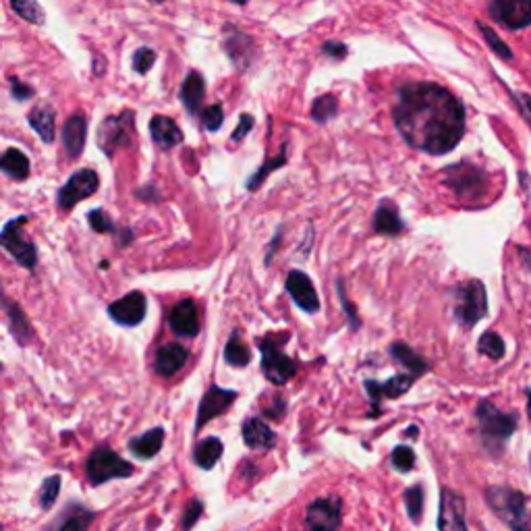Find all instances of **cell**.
I'll return each instance as SVG.
<instances>
[{"mask_svg": "<svg viewBox=\"0 0 531 531\" xmlns=\"http://www.w3.org/2000/svg\"><path fill=\"white\" fill-rule=\"evenodd\" d=\"M254 125H256L254 117H251V115H241L239 125L235 127V131H233V135H231L233 142H235V144H237V142H243V139L247 137V133H249L251 129H254Z\"/></svg>", "mask_w": 531, "mask_h": 531, "instance_id": "bcb514c9", "label": "cell"}, {"mask_svg": "<svg viewBox=\"0 0 531 531\" xmlns=\"http://www.w3.org/2000/svg\"><path fill=\"white\" fill-rule=\"evenodd\" d=\"M438 527L440 531H467L465 500L453 490H442Z\"/></svg>", "mask_w": 531, "mask_h": 531, "instance_id": "ac0fdd59", "label": "cell"}, {"mask_svg": "<svg viewBox=\"0 0 531 531\" xmlns=\"http://www.w3.org/2000/svg\"><path fill=\"white\" fill-rule=\"evenodd\" d=\"M287 341L289 334H268L260 341L262 372L276 386L287 384L297 374V361L283 351Z\"/></svg>", "mask_w": 531, "mask_h": 531, "instance_id": "7a4b0ae2", "label": "cell"}, {"mask_svg": "<svg viewBox=\"0 0 531 531\" xmlns=\"http://www.w3.org/2000/svg\"><path fill=\"white\" fill-rule=\"evenodd\" d=\"M337 113H339V100L334 98V96H330V94L320 96V98L312 104V119H314L316 123H320V125H324V123H328L330 119L337 117Z\"/></svg>", "mask_w": 531, "mask_h": 531, "instance_id": "e575fe53", "label": "cell"}, {"mask_svg": "<svg viewBox=\"0 0 531 531\" xmlns=\"http://www.w3.org/2000/svg\"><path fill=\"white\" fill-rule=\"evenodd\" d=\"M222 455V442L218 438H204L198 446H195L193 461L202 469H212Z\"/></svg>", "mask_w": 531, "mask_h": 531, "instance_id": "1f68e13d", "label": "cell"}, {"mask_svg": "<svg viewBox=\"0 0 531 531\" xmlns=\"http://www.w3.org/2000/svg\"><path fill=\"white\" fill-rule=\"evenodd\" d=\"M133 123H135L133 110H123V113L106 117L102 121V125L98 127L96 142L108 158H113L119 150H125L133 144Z\"/></svg>", "mask_w": 531, "mask_h": 531, "instance_id": "3957f363", "label": "cell"}, {"mask_svg": "<svg viewBox=\"0 0 531 531\" xmlns=\"http://www.w3.org/2000/svg\"><path fill=\"white\" fill-rule=\"evenodd\" d=\"M0 173L15 181H25L30 177V158L19 148H9L5 154H0Z\"/></svg>", "mask_w": 531, "mask_h": 531, "instance_id": "4316f807", "label": "cell"}, {"mask_svg": "<svg viewBox=\"0 0 531 531\" xmlns=\"http://www.w3.org/2000/svg\"><path fill=\"white\" fill-rule=\"evenodd\" d=\"M88 222H90V227L96 231V233H100V235H117L119 237V233H121V229L115 225V222H113V218H110L104 210H92L90 214H88Z\"/></svg>", "mask_w": 531, "mask_h": 531, "instance_id": "8d00e7d4", "label": "cell"}, {"mask_svg": "<svg viewBox=\"0 0 531 531\" xmlns=\"http://www.w3.org/2000/svg\"><path fill=\"white\" fill-rule=\"evenodd\" d=\"M405 502H407V511H409V517L413 521H419L422 519V511H424V492L419 486H413L405 492Z\"/></svg>", "mask_w": 531, "mask_h": 531, "instance_id": "ab89813d", "label": "cell"}, {"mask_svg": "<svg viewBox=\"0 0 531 531\" xmlns=\"http://www.w3.org/2000/svg\"><path fill=\"white\" fill-rule=\"evenodd\" d=\"M287 293L291 295V299L295 301L297 307H301L303 312L307 314H316L320 310V299H318V293L314 289V283L312 278L307 276L305 272L301 270H291L287 274Z\"/></svg>", "mask_w": 531, "mask_h": 531, "instance_id": "9a60e30c", "label": "cell"}, {"mask_svg": "<svg viewBox=\"0 0 531 531\" xmlns=\"http://www.w3.org/2000/svg\"><path fill=\"white\" fill-rule=\"evenodd\" d=\"M98 187H100L98 173L92 171V169H81V171L73 173L67 179V183L59 189V193H57V206L61 210H71L79 202L92 198V195L98 191Z\"/></svg>", "mask_w": 531, "mask_h": 531, "instance_id": "30bf717a", "label": "cell"}, {"mask_svg": "<svg viewBox=\"0 0 531 531\" xmlns=\"http://www.w3.org/2000/svg\"><path fill=\"white\" fill-rule=\"evenodd\" d=\"M480 353H484L490 359H502L505 357V341H502L496 332H486L478 343Z\"/></svg>", "mask_w": 531, "mask_h": 531, "instance_id": "74e56055", "label": "cell"}, {"mask_svg": "<svg viewBox=\"0 0 531 531\" xmlns=\"http://www.w3.org/2000/svg\"><path fill=\"white\" fill-rule=\"evenodd\" d=\"M480 430L488 446H500L509 440V436L517 428V419L509 413H500L492 403H482L478 407Z\"/></svg>", "mask_w": 531, "mask_h": 531, "instance_id": "52a82bcc", "label": "cell"}, {"mask_svg": "<svg viewBox=\"0 0 531 531\" xmlns=\"http://www.w3.org/2000/svg\"><path fill=\"white\" fill-rule=\"evenodd\" d=\"M92 511L83 509L79 505H71L57 521L52 523L48 531H86L92 523Z\"/></svg>", "mask_w": 531, "mask_h": 531, "instance_id": "83f0119b", "label": "cell"}, {"mask_svg": "<svg viewBox=\"0 0 531 531\" xmlns=\"http://www.w3.org/2000/svg\"><path fill=\"white\" fill-rule=\"evenodd\" d=\"M322 52L326 54V57L343 59V57H347V46L341 44V42H326V44L322 46Z\"/></svg>", "mask_w": 531, "mask_h": 531, "instance_id": "7dc6e473", "label": "cell"}, {"mask_svg": "<svg viewBox=\"0 0 531 531\" xmlns=\"http://www.w3.org/2000/svg\"><path fill=\"white\" fill-rule=\"evenodd\" d=\"M27 123L40 135L44 144H52L54 137H57V113H54V108L46 102H40L30 110Z\"/></svg>", "mask_w": 531, "mask_h": 531, "instance_id": "603a6c76", "label": "cell"}, {"mask_svg": "<svg viewBox=\"0 0 531 531\" xmlns=\"http://www.w3.org/2000/svg\"><path fill=\"white\" fill-rule=\"evenodd\" d=\"M339 295H341V303H343V307H345V312L349 314V320H351V326L353 328H357L359 326V322H357V316H355V310H353V305L347 301V297H345V293H343V285L339 283Z\"/></svg>", "mask_w": 531, "mask_h": 531, "instance_id": "f907efd6", "label": "cell"}, {"mask_svg": "<svg viewBox=\"0 0 531 531\" xmlns=\"http://www.w3.org/2000/svg\"><path fill=\"white\" fill-rule=\"evenodd\" d=\"M131 63H133V71H135V73L146 75V73H150V69H152L154 63H156V52H154L152 48H148V46L137 48V50L133 52Z\"/></svg>", "mask_w": 531, "mask_h": 531, "instance_id": "f35d334b", "label": "cell"}, {"mask_svg": "<svg viewBox=\"0 0 531 531\" xmlns=\"http://www.w3.org/2000/svg\"><path fill=\"white\" fill-rule=\"evenodd\" d=\"M243 440L254 451H270L276 444V434L260 417H249L243 424Z\"/></svg>", "mask_w": 531, "mask_h": 531, "instance_id": "7402d4cb", "label": "cell"}, {"mask_svg": "<svg viewBox=\"0 0 531 531\" xmlns=\"http://www.w3.org/2000/svg\"><path fill=\"white\" fill-rule=\"evenodd\" d=\"M206 98V81L200 71H189L183 86H181V100L189 115H198L202 110Z\"/></svg>", "mask_w": 531, "mask_h": 531, "instance_id": "cb8c5ba5", "label": "cell"}, {"mask_svg": "<svg viewBox=\"0 0 531 531\" xmlns=\"http://www.w3.org/2000/svg\"><path fill=\"white\" fill-rule=\"evenodd\" d=\"M27 220H30V216L25 214L17 216L15 220H9L3 231H0V247H3L21 268L34 272L38 266V249L19 231V227H23Z\"/></svg>", "mask_w": 531, "mask_h": 531, "instance_id": "277c9868", "label": "cell"}, {"mask_svg": "<svg viewBox=\"0 0 531 531\" xmlns=\"http://www.w3.org/2000/svg\"><path fill=\"white\" fill-rule=\"evenodd\" d=\"M446 185H449L459 198L475 200L482 198L486 189V173L473 164H455L449 171H444Z\"/></svg>", "mask_w": 531, "mask_h": 531, "instance_id": "ba28073f", "label": "cell"}, {"mask_svg": "<svg viewBox=\"0 0 531 531\" xmlns=\"http://www.w3.org/2000/svg\"><path fill=\"white\" fill-rule=\"evenodd\" d=\"M527 413H529V417H531V395H529V403H527Z\"/></svg>", "mask_w": 531, "mask_h": 531, "instance_id": "db71d44e", "label": "cell"}, {"mask_svg": "<svg viewBox=\"0 0 531 531\" xmlns=\"http://www.w3.org/2000/svg\"><path fill=\"white\" fill-rule=\"evenodd\" d=\"M374 229L380 235L393 237V235H399L403 231V222H401V218L393 206L382 204L374 216Z\"/></svg>", "mask_w": 531, "mask_h": 531, "instance_id": "4dcf8cb0", "label": "cell"}, {"mask_svg": "<svg viewBox=\"0 0 531 531\" xmlns=\"http://www.w3.org/2000/svg\"><path fill=\"white\" fill-rule=\"evenodd\" d=\"M490 13L509 30H523L531 25V0H496Z\"/></svg>", "mask_w": 531, "mask_h": 531, "instance_id": "2e32d148", "label": "cell"}, {"mask_svg": "<svg viewBox=\"0 0 531 531\" xmlns=\"http://www.w3.org/2000/svg\"><path fill=\"white\" fill-rule=\"evenodd\" d=\"M488 502L496 513L509 521L513 531H531V517L527 513V500L521 492L511 488H490Z\"/></svg>", "mask_w": 531, "mask_h": 531, "instance_id": "8992f818", "label": "cell"}, {"mask_svg": "<svg viewBox=\"0 0 531 531\" xmlns=\"http://www.w3.org/2000/svg\"><path fill=\"white\" fill-rule=\"evenodd\" d=\"M150 133H152L154 144L164 152L173 150L175 146H181L185 139L181 127L171 117H164V115H156L150 121Z\"/></svg>", "mask_w": 531, "mask_h": 531, "instance_id": "44dd1931", "label": "cell"}, {"mask_svg": "<svg viewBox=\"0 0 531 531\" xmlns=\"http://www.w3.org/2000/svg\"><path fill=\"white\" fill-rule=\"evenodd\" d=\"M237 393L231 388H222V386H216L212 384L202 401H200V409H198V422H195V428L202 430L208 422H212V419H216L218 415H222L225 411L231 409V405L237 401Z\"/></svg>", "mask_w": 531, "mask_h": 531, "instance_id": "5bb4252c", "label": "cell"}, {"mask_svg": "<svg viewBox=\"0 0 531 531\" xmlns=\"http://www.w3.org/2000/svg\"><path fill=\"white\" fill-rule=\"evenodd\" d=\"M222 48H225L227 57L239 67V69H247L251 63L256 59V44L254 38L249 34H245L243 30L235 25H225V38H222Z\"/></svg>", "mask_w": 531, "mask_h": 531, "instance_id": "4fadbf2b", "label": "cell"}, {"mask_svg": "<svg viewBox=\"0 0 531 531\" xmlns=\"http://www.w3.org/2000/svg\"><path fill=\"white\" fill-rule=\"evenodd\" d=\"M86 473L92 486H100L108 480L129 478V475H133V465L127 463L123 457H119L113 449H108V446H98V449L88 457Z\"/></svg>", "mask_w": 531, "mask_h": 531, "instance_id": "5b68a950", "label": "cell"}, {"mask_svg": "<svg viewBox=\"0 0 531 531\" xmlns=\"http://www.w3.org/2000/svg\"><path fill=\"white\" fill-rule=\"evenodd\" d=\"M106 312L113 322L133 328L144 322L146 312H148V299L142 291H131L125 297L110 303Z\"/></svg>", "mask_w": 531, "mask_h": 531, "instance_id": "7c38bea8", "label": "cell"}, {"mask_svg": "<svg viewBox=\"0 0 531 531\" xmlns=\"http://www.w3.org/2000/svg\"><path fill=\"white\" fill-rule=\"evenodd\" d=\"M486 310H488L486 289L480 281L465 283L457 289L455 314H457V320L461 324L473 326L475 322H480L486 316Z\"/></svg>", "mask_w": 531, "mask_h": 531, "instance_id": "9c48e42d", "label": "cell"}, {"mask_svg": "<svg viewBox=\"0 0 531 531\" xmlns=\"http://www.w3.org/2000/svg\"><path fill=\"white\" fill-rule=\"evenodd\" d=\"M187 359H189V351L185 347H181L179 343H166L160 349H156L154 370L162 378H171L185 368Z\"/></svg>", "mask_w": 531, "mask_h": 531, "instance_id": "d6986e66", "label": "cell"}, {"mask_svg": "<svg viewBox=\"0 0 531 531\" xmlns=\"http://www.w3.org/2000/svg\"><path fill=\"white\" fill-rule=\"evenodd\" d=\"M7 297H5V293H3V287H0V303H3Z\"/></svg>", "mask_w": 531, "mask_h": 531, "instance_id": "f5cc1de1", "label": "cell"}, {"mask_svg": "<svg viewBox=\"0 0 531 531\" xmlns=\"http://www.w3.org/2000/svg\"><path fill=\"white\" fill-rule=\"evenodd\" d=\"M164 444V430L162 428H152L144 436H137L129 442V449L135 457L142 459H152L160 453Z\"/></svg>", "mask_w": 531, "mask_h": 531, "instance_id": "f1b7e54d", "label": "cell"}, {"mask_svg": "<svg viewBox=\"0 0 531 531\" xmlns=\"http://www.w3.org/2000/svg\"><path fill=\"white\" fill-rule=\"evenodd\" d=\"M61 139H63V146L69 154V158H79L83 148H86V139H88V119L83 113H75L67 119L65 127H63V133H61Z\"/></svg>", "mask_w": 531, "mask_h": 531, "instance_id": "ffe728a7", "label": "cell"}, {"mask_svg": "<svg viewBox=\"0 0 531 531\" xmlns=\"http://www.w3.org/2000/svg\"><path fill=\"white\" fill-rule=\"evenodd\" d=\"M341 523V500L326 496L314 500L305 513V531H337Z\"/></svg>", "mask_w": 531, "mask_h": 531, "instance_id": "8fae6325", "label": "cell"}, {"mask_svg": "<svg viewBox=\"0 0 531 531\" xmlns=\"http://www.w3.org/2000/svg\"><path fill=\"white\" fill-rule=\"evenodd\" d=\"M390 353H393V357H395L397 361H401L403 366H405L411 374L419 376V374L428 372V363H426V359L419 357V355H417L413 349H409L407 345H403V343H395L393 347H390Z\"/></svg>", "mask_w": 531, "mask_h": 531, "instance_id": "d6a6232c", "label": "cell"}, {"mask_svg": "<svg viewBox=\"0 0 531 531\" xmlns=\"http://www.w3.org/2000/svg\"><path fill=\"white\" fill-rule=\"evenodd\" d=\"M480 30L484 32V38H486V42L492 46V50L498 54V57H502V59H511V57H513L511 50H509V46H507L505 42H502V40L498 38V34H494L488 25L480 23Z\"/></svg>", "mask_w": 531, "mask_h": 531, "instance_id": "7bdbcfd3", "label": "cell"}, {"mask_svg": "<svg viewBox=\"0 0 531 531\" xmlns=\"http://www.w3.org/2000/svg\"><path fill=\"white\" fill-rule=\"evenodd\" d=\"M0 531H3V525H0Z\"/></svg>", "mask_w": 531, "mask_h": 531, "instance_id": "9f6ffc18", "label": "cell"}, {"mask_svg": "<svg viewBox=\"0 0 531 531\" xmlns=\"http://www.w3.org/2000/svg\"><path fill=\"white\" fill-rule=\"evenodd\" d=\"M411 384H413V376H395V378H390L384 384H376L374 380H368L366 388H368L372 401L376 403V401H380V397L397 399V397L405 395L407 390L411 388Z\"/></svg>", "mask_w": 531, "mask_h": 531, "instance_id": "484cf974", "label": "cell"}, {"mask_svg": "<svg viewBox=\"0 0 531 531\" xmlns=\"http://www.w3.org/2000/svg\"><path fill=\"white\" fill-rule=\"evenodd\" d=\"M251 357L254 355H251V349L243 343L241 330H233L225 345V351H222V359H225V363L231 368H247Z\"/></svg>", "mask_w": 531, "mask_h": 531, "instance_id": "f546056e", "label": "cell"}, {"mask_svg": "<svg viewBox=\"0 0 531 531\" xmlns=\"http://www.w3.org/2000/svg\"><path fill=\"white\" fill-rule=\"evenodd\" d=\"M202 121L208 131H218L222 127V121H225V113H222L220 104H212L202 110Z\"/></svg>", "mask_w": 531, "mask_h": 531, "instance_id": "b9f144b4", "label": "cell"}, {"mask_svg": "<svg viewBox=\"0 0 531 531\" xmlns=\"http://www.w3.org/2000/svg\"><path fill=\"white\" fill-rule=\"evenodd\" d=\"M285 409H287V403H285V399L283 397H274V401H272V405H268L266 407V415L270 417V419H281L283 417V413H285Z\"/></svg>", "mask_w": 531, "mask_h": 531, "instance_id": "c3c4849f", "label": "cell"}, {"mask_svg": "<svg viewBox=\"0 0 531 531\" xmlns=\"http://www.w3.org/2000/svg\"><path fill=\"white\" fill-rule=\"evenodd\" d=\"M169 326L171 330L181 339H193L200 334V314H198V305H195L191 299L179 301L169 316Z\"/></svg>", "mask_w": 531, "mask_h": 531, "instance_id": "e0dca14e", "label": "cell"}, {"mask_svg": "<svg viewBox=\"0 0 531 531\" xmlns=\"http://www.w3.org/2000/svg\"><path fill=\"white\" fill-rule=\"evenodd\" d=\"M3 307H5V312H7L9 328H11V334L15 337V341L21 347L30 345L34 341V328H32L30 320H27L25 312L21 310V307L15 301H11V299H5L3 301Z\"/></svg>", "mask_w": 531, "mask_h": 531, "instance_id": "d4e9b609", "label": "cell"}, {"mask_svg": "<svg viewBox=\"0 0 531 531\" xmlns=\"http://www.w3.org/2000/svg\"><path fill=\"white\" fill-rule=\"evenodd\" d=\"M11 96L17 100V102H23V100H30L36 96V90L32 86H27V83L19 81L17 77H11Z\"/></svg>", "mask_w": 531, "mask_h": 531, "instance_id": "f6af8a7d", "label": "cell"}, {"mask_svg": "<svg viewBox=\"0 0 531 531\" xmlns=\"http://www.w3.org/2000/svg\"><path fill=\"white\" fill-rule=\"evenodd\" d=\"M59 490H61V478L59 475H52V478H48L44 484H42V490H40V505L44 509H50L54 502H57L59 498Z\"/></svg>", "mask_w": 531, "mask_h": 531, "instance_id": "60d3db41", "label": "cell"}, {"mask_svg": "<svg viewBox=\"0 0 531 531\" xmlns=\"http://www.w3.org/2000/svg\"><path fill=\"white\" fill-rule=\"evenodd\" d=\"M11 9L21 17L25 19L27 23H34V25H44L46 21V13L44 9L34 3V0H13L11 3Z\"/></svg>", "mask_w": 531, "mask_h": 531, "instance_id": "d590c367", "label": "cell"}, {"mask_svg": "<svg viewBox=\"0 0 531 531\" xmlns=\"http://www.w3.org/2000/svg\"><path fill=\"white\" fill-rule=\"evenodd\" d=\"M395 123L411 148L446 154L465 133V110L449 90L436 83H409L399 92Z\"/></svg>", "mask_w": 531, "mask_h": 531, "instance_id": "6da1fadb", "label": "cell"}, {"mask_svg": "<svg viewBox=\"0 0 531 531\" xmlns=\"http://www.w3.org/2000/svg\"><path fill=\"white\" fill-rule=\"evenodd\" d=\"M413 451L407 449V446H399V449L393 451V465L399 469V471H411L413 467Z\"/></svg>", "mask_w": 531, "mask_h": 531, "instance_id": "ee69618b", "label": "cell"}, {"mask_svg": "<svg viewBox=\"0 0 531 531\" xmlns=\"http://www.w3.org/2000/svg\"><path fill=\"white\" fill-rule=\"evenodd\" d=\"M523 106H525V110H527L529 117H531V96H523Z\"/></svg>", "mask_w": 531, "mask_h": 531, "instance_id": "816d5d0a", "label": "cell"}, {"mask_svg": "<svg viewBox=\"0 0 531 531\" xmlns=\"http://www.w3.org/2000/svg\"><path fill=\"white\" fill-rule=\"evenodd\" d=\"M285 164H287V154H285V152H281L276 158H268V160L260 166V169H258L254 175L249 177V181H247V189H249V191L260 189L262 183L266 181V177H268L272 171L283 169Z\"/></svg>", "mask_w": 531, "mask_h": 531, "instance_id": "836d02e7", "label": "cell"}, {"mask_svg": "<svg viewBox=\"0 0 531 531\" xmlns=\"http://www.w3.org/2000/svg\"><path fill=\"white\" fill-rule=\"evenodd\" d=\"M0 372H3V361H0Z\"/></svg>", "mask_w": 531, "mask_h": 531, "instance_id": "11a10c76", "label": "cell"}, {"mask_svg": "<svg viewBox=\"0 0 531 531\" xmlns=\"http://www.w3.org/2000/svg\"><path fill=\"white\" fill-rule=\"evenodd\" d=\"M200 513H202V505H200L198 500H195L193 505H189V509H187V515H185V521H183L185 523V529H189L195 523V519L200 517Z\"/></svg>", "mask_w": 531, "mask_h": 531, "instance_id": "681fc988", "label": "cell"}]
</instances>
